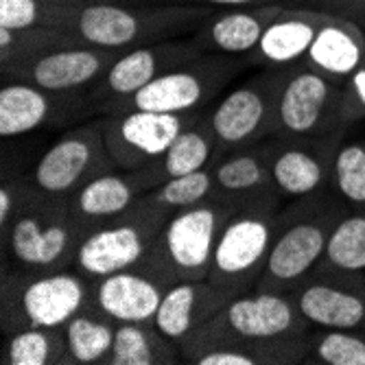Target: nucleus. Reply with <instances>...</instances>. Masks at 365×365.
<instances>
[{
	"instance_id": "obj_1",
	"label": "nucleus",
	"mask_w": 365,
	"mask_h": 365,
	"mask_svg": "<svg viewBox=\"0 0 365 365\" xmlns=\"http://www.w3.org/2000/svg\"><path fill=\"white\" fill-rule=\"evenodd\" d=\"M311 326L291 293L247 291L232 300L180 348L182 361L202 365L304 363Z\"/></svg>"
},
{
	"instance_id": "obj_2",
	"label": "nucleus",
	"mask_w": 365,
	"mask_h": 365,
	"mask_svg": "<svg viewBox=\"0 0 365 365\" xmlns=\"http://www.w3.org/2000/svg\"><path fill=\"white\" fill-rule=\"evenodd\" d=\"M217 9L208 5L131 7L116 0L83 5H48V29L71 33L83 44L125 53L129 48L178 40L197 31Z\"/></svg>"
},
{
	"instance_id": "obj_3",
	"label": "nucleus",
	"mask_w": 365,
	"mask_h": 365,
	"mask_svg": "<svg viewBox=\"0 0 365 365\" xmlns=\"http://www.w3.org/2000/svg\"><path fill=\"white\" fill-rule=\"evenodd\" d=\"M348 212L350 206L335 188L295 199L293 206L280 212L276 239L256 289L293 293L319 264L335 225Z\"/></svg>"
},
{
	"instance_id": "obj_4",
	"label": "nucleus",
	"mask_w": 365,
	"mask_h": 365,
	"mask_svg": "<svg viewBox=\"0 0 365 365\" xmlns=\"http://www.w3.org/2000/svg\"><path fill=\"white\" fill-rule=\"evenodd\" d=\"M88 230L73 217L68 199L46 197L31 188L14 219L0 227L3 269L59 272L71 269Z\"/></svg>"
},
{
	"instance_id": "obj_5",
	"label": "nucleus",
	"mask_w": 365,
	"mask_h": 365,
	"mask_svg": "<svg viewBox=\"0 0 365 365\" xmlns=\"http://www.w3.org/2000/svg\"><path fill=\"white\" fill-rule=\"evenodd\" d=\"M237 210L239 206L212 195L202 204L173 212L138 267L167 287L184 280H206L217 239Z\"/></svg>"
},
{
	"instance_id": "obj_6",
	"label": "nucleus",
	"mask_w": 365,
	"mask_h": 365,
	"mask_svg": "<svg viewBox=\"0 0 365 365\" xmlns=\"http://www.w3.org/2000/svg\"><path fill=\"white\" fill-rule=\"evenodd\" d=\"M0 326L3 335L22 328H63L90 307L92 282L79 272H7L3 269Z\"/></svg>"
},
{
	"instance_id": "obj_7",
	"label": "nucleus",
	"mask_w": 365,
	"mask_h": 365,
	"mask_svg": "<svg viewBox=\"0 0 365 365\" xmlns=\"http://www.w3.org/2000/svg\"><path fill=\"white\" fill-rule=\"evenodd\" d=\"M278 221V204L245 206L225 221L206 280L227 302L256 289L276 239Z\"/></svg>"
},
{
	"instance_id": "obj_8",
	"label": "nucleus",
	"mask_w": 365,
	"mask_h": 365,
	"mask_svg": "<svg viewBox=\"0 0 365 365\" xmlns=\"http://www.w3.org/2000/svg\"><path fill=\"white\" fill-rule=\"evenodd\" d=\"M171 215L145 195L127 212L88 232L75 252L73 269L92 282L138 267Z\"/></svg>"
},
{
	"instance_id": "obj_9",
	"label": "nucleus",
	"mask_w": 365,
	"mask_h": 365,
	"mask_svg": "<svg viewBox=\"0 0 365 365\" xmlns=\"http://www.w3.org/2000/svg\"><path fill=\"white\" fill-rule=\"evenodd\" d=\"M291 71L293 66L267 68L247 83L227 92L208 112L217 138V155L232 149L254 147L276 136L278 103Z\"/></svg>"
},
{
	"instance_id": "obj_10",
	"label": "nucleus",
	"mask_w": 365,
	"mask_h": 365,
	"mask_svg": "<svg viewBox=\"0 0 365 365\" xmlns=\"http://www.w3.org/2000/svg\"><path fill=\"white\" fill-rule=\"evenodd\" d=\"M243 66L245 63L230 59V55H202L199 59L153 79L136 94L112 106L106 114L134 110L169 114L206 112L219 90H223L232 77L243 71Z\"/></svg>"
},
{
	"instance_id": "obj_11",
	"label": "nucleus",
	"mask_w": 365,
	"mask_h": 365,
	"mask_svg": "<svg viewBox=\"0 0 365 365\" xmlns=\"http://www.w3.org/2000/svg\"><path fill=\"white\" fill-rule=\"evenodd\" d=\"M118 169L103 138L101 118L71 129L51 145L24 178L31 188L46 197L68 199L96 175Z\"/></svg>"
},
{
	"instance_id": "obj_12",
	"label": "nucleus",
	"mask_w": 365,
	"mask_h": 365,
	"mask_svg": "<svg viewBox=\"0 0 365 365\" xmlns=\"http://www.w3.org/2000/svg\"><path fill=\"white\" fill-rule=\"evenodd\" d=\"M348 131L344 86L304 63L293 66L284 81L276 136H328Z\"/></svg>"
},
{
	"instance_id": "obj_13",
	"label": "nucleus",
	"mask_w": 365,
	"mask_h": 365,
	"mask_svg": "<svg viewBox=\"0 0 365 365\" xmlns=\"http://www.w3.org/2000/svg\"><path fill=\"white\" fill-rule=\"evenodd\" d=\"M346 131L328 136H272L258 143L282 197L304 199L333 188V164Z\"/></svg>"
},
{
	"instance_id": "obj_14",
	"label": "nucleus",
	"mask_w": 365,
	"mask_h": 365,
	"mask_svg": "<svg viewBox=\"0 0 365 365\" xmlns=\"http://www.w3.org/2000/svg\"><path fill=\"white\" fill-rule=\"evenodd\" d=\"M206 112L169 114V112H114L103 114L101 129L108 151L118 169L134 171L149 167L192 127Z\"/></svg>"
},
{
	"instance_id": "obj_15",
	"label": "nucleus",
	"mask_w": 365,
	"mask_h": 365,
	"mask_svg": "<svg viewBox=\"0 0 365 365\" xmlns=\"http://www.w3.org/2000/svg\"><path fill=\"white\" fill-rule=\"evenodd\" d=\"M120 53L83 44L71 33L3 71V77L24 79L51 92H81L101 79Z\"/></svg>"
},
{
	"instance_id": "obj_16",
	"label": "nucleus",
	"mask_w": 365,
	"mask_h": 365,
	"mask_svg": "<svg viewBox=\"0 0 365 365\" xmlns=\"http://www.w3.org/2000/svg\"><path fill=\"white\" fill-rule=\"evenodd\" d=\"M202 55L204 53L192 44V40H164L129 48L120 53L108 73L92 86V110L106 114L112 106L136 94L153 79L180 68V66H186Z\"/></svg>"
},
{
	"instance_id": "obj_17",
	"label": "nucleus",
	"mask_w": 365,
	"mask_h": 365,
	"mask_svg": "<svg viewBox=\"0 0 365 365\" xmlns=\"http://www.w3.org/2000/svg\"><path fill=\"white\" fill-rule=\"evenodd\" d=\"M297 311L313 328H365L363 276L315 267L293 293Z\"/></svg>"
},
{
	"instance_id": "obj_18",
	"label": "nucleus",
	"mask_w": 365,
	"mask_h": 365,
	"mask_svg": "<svg viewBox=\"0 0 365 365\" xmlns=\"http://www.w3.org/2000/svg\"><path fill=\"white\" fill-rule=\"evenodd\" d=\"M90 101V92H51L16 77H3L0 88V136L18 138L44 125L71 118Z\"/></svg>"
},
{
	"instance_id": "obj_19",
	"label": "nucleus",
	"mask_w": 365,
	"mask_h": 365,
	"mask_svg": "<svg viewBox=\"0 0 365 365\" xmlns=\"http://www.w3.org/2000/svg\"><path fill=\"white\" fill-rule=\"evenodd\" d=\"M155 186H160V180L151 167L134 171L112 169L96 175L68 197L71 212L90 232L92 227L127 212Z\"/></svg>"
},
{
	"instance_id": "obj_20",
	"label": "nucleus",
	"mask_w": 365,
	"mask_h": 365,
	"mask_svg": "<svg viewBox=\"0 0 365 365\" xmlns=\"http://www.w3.org/2000/svg\"><path fill=\"white\" fill-rule=\"evenodd\" d=\"M169 287L140 267L92 280L90 309L116 324L153 322L162 295Z\"/></svg>"
},
{
	"instance_id": "obj_21",
	"label": "nucleus",
	"mask_w": 365,
	"mask_h": 365,
	"mask_svg": "<svg viewBox=\"0 0 365 365\" xmlns=\"http://www.w3.org/2000/svg\"><path fill=\"white\" fill-rule=\"evenodd\" d=\"M215 197L239 208L258 204H278L282 197L260 145L223 151L212 162Z\"/></svg>"
},
{
	"instance_id": "obj_22",
	"label": "nucleus",
	"mask_w": 365,
	"mask_h": 365,
	"mask_svg": "<svg viewBox=\"0 0 365 365\" xmlns=\"http://www.w3.org/2000/svg\"><path fill=\"white\" fill-rule=\"evenodd\" d=\"M287 7L280 3H264L254 7L217 9L192 33V44L204 55H247L260 42L267 29Z\"/></svg>"
},
{
	"instance_id": "obj_23",
	"label": "nucleus",
	"mask_w": 365,
	"mask_h": 365,
	"mask_svg": "<svg viewBox=\"0 0 365 365\" xmlns=\"http://www.w3.org/2000/svg\"><path fill=\"white\" fill-rule=\"evenodd\" d=\"M227 300L208 280H184L171 284L162 295V302L153 317L160 333L182 348L186 339L212 319Z\"/></svg>"
},
{
	"instance_id": "obj_24",
	"label": "nucleus",
	"mask_w": 365,
	"mask_h": 365,
	"mask_svg": "<svg viewBox=\"0 0 365 365\" xmlns=\"http://www.w3.org/2000/svg\"><path fill=\"white\" fill-rule=\"evenodd\" d=\"M333 16L322 9H284L267 29L245 61L262 63L267 68L302 63L322 24Z\"/></svg>"
},
{
	"instance_id": "obj_25",
	"label": "nucleus",
	"mask_w": 365,
	"mask_h": 365,
	"mask_svg": "<svg viewBox=\"0 0 365 365\" xmlns=\"http://www.w3.org/2000/svg\"><path fill=\"white\" fill-rule=\"evenodd\" d=\"M302 63L344 83L365 66V31L356 20L333 14L322 24Z\"/></svg>"
},
{
	"instance_id": "obj_26",
	"label": "nucleus",
	"mask_w": 365,
	"mask_h": 365,
	"mask_svg": "<svg viewBox=\"0 0 365 365\" xmlns=\"http://www.w3.org/2000/svg\"><path fill=\"white\" fill-rule=\"evenodd\" d=\"M182 361L178 344L164 337L153 322L118 324L108 365H173Z\"/></svg>"
},
{
	"instance_id": "obj_27",
	"label": "nucleus",
	"mask_w": 365,
	"mask_h": 365,
	"mask_svg": "<svg viewBox=\"0 0 365 365\" xmlns=\"http://www.w3.org/2000/svg\"><path fill=\"white\" fill-rule=\"evenodd\" d=\"M215 158H217V138L208 114H204L192 127H188L184 134L178 136V140L167 149V153L151 162L149 167L162 184L171 178L188 175L192 171L212 167Z\"/></svg>"
},
{
	"instance_id": "obj_28",
	"label": "nucleus",
	"mask_w": 365,
	"mask_h": 365,
	"mask_svg": "<svg viewBox=\"0 0 365 365\" xmlns=\"http://www.w3.org/2000/svg\"><path fill=\"white\" fill-rule=\"evenodd\" d=\"M116 326V322L90 307L75 315L61 328L73 365H108Z\"/></svg>"
},
{
	"instance_id": "obj_29",
	"label": "nucleus",
	"mask_w": 365,
	"mask_h": 365,
	"mask_svg": "<svg viewBox=\"0 0 365 365\" xmlns=\"http://www.w3.org/2000/svg\"><path fill=\"white\" fill-rule=\"evenodd\" d=\"M3 365H73L61 328H22L5 335Z\"/></svg>"
},
{
	"instance_id": "obj_30",
	"label": "nucleus",
	"mask_w": 365,
	"mask_h": 365,
	"mask_svg": "<svg viewBox=\"0 0 365 365\" xmlns=\"http://www.w3.org/2000/svg\"><path fill=\"white\" fill-rule=\"evenodd\" d=\"M317 267L346 276L365 274V208L350 210L341 217Z\"/></svg>"
},
{
	"instance_id": "obj_31",
	"label": "nucleus",
	"mask_w": 365,
	"mask_h": 365,
	"mask_svg": "<svg viewBox=\"0 0 365 365\" xmlns=\"http://www.w3.org/2000/svg\"><path fill=\"white\" fill-rule=\"evenodd\" d=\"M304 363L365 365V328H315L309 335Z\"/></svg>"
},
{
	"instance_id": "obj_32",
	"label": "nucleus",
	"mask_w": 365,
	"mask_h": 365,
	"mask_svg": "<svg viewBox=\"0 0 365 365\" xmlns=\"http://www.w3.org/2000/svg\"><path fill=\"white\" fill-rule=\"evenodd\" d=\"M215 195V178H212V167L192 171L188 175L171 178L155 186L147 197L153 204L167 208L171 212L190 208L195 204H202L206 199Z\"/></svg>"
},
{
	"instance_id": "obj_33",
	"label": "nucleus",
	"mask_w": 365,
	"mask_h": 365,
	"mask_svg": "<svg viewBox=\"0 0 365 365\" xmlns=\"http://www.w3.org/2000/svg\"><path fill=\"white\" fill-rule=\"evenodd\" d=\"M333 188L350 210L365 208V140L341 143L333 164Z\"/></svg>"
},
{
	"instance_id": "obj_34",
	"label": "nucleus",
	"mask_w": 365,
	"mask_h": 365,
	"mask_svg": "<svg viewBox=\"0 0 365 365\" xmlns=\"http://www.w3.org/2000/svg\"><path fill=\"white\" fill-rule=\"evenodd\" d=\"M48 5L42 0H0V26L11 31H29L46 26Z\"/></svg>"
},
{
	"instance_id": "obj_35",
	"label": "nucleus",
	"mask_w": 365,
	"mask_h": 365,
	"mask_svg": "<svg viewBox=\"0 0 365 365\" xmlns=\"http://www.w3.org/2000/svg\"><path fill=\"white\" fill-rule=\"evenodd\" d=\"M344 114L348 127L365 118V66L344 83Z\"/></svg>"
},
{
	"instance_id": "obj_36",
	"label": "nucleus",
	"mask_w": 365,
	"mask_h": 365,
	"mask_svg": "<svg viewBox=\"0 0 365 365\" xmlns=\"http://www.w3.org/2000/svg\"><path fill=\"white\" fill-rule=\"evenodd\" d=\"M29 192H31V186L26 184V180L9 182L5 178L0 182V227H5L14 219V215L20 210Z\"/></svg>"
},
{
	"instance_id": "obj_37",
	"label": "nucleus",
	"mask_w": 365,
	"mask_h": 365,
	"mask_svg": "<svg viewBox=\"0 0 365 365\" xmlns=\"http://www.w3.org/2000/svg\"><path fill=\"white\" fill-rule=\"evenodd\" d=\"M190 5H208L215 9H235V7H254L264 3H276V0H188Z\"/></svg>"
},
{
	"instance_id": "obj_38",
	"label": "nucleus",
	"mask_w": 365,
	"mask_h": 365,
	"mask_svg": "<svg viewBox=\"0 0 365 365\" xmlns=\"http://www.w3.org/2000/svg\"><path fill=\"white\" fill-rule=\"evenodd\" d=\"M46 5H83V3H98V0H42ZM116 3H125V0H116Z\"/></svg>"
},
{
	"instance_id": "obj_39",
	"label": "nucleus",
	"mask_w": 365,
	"mask_h": 365,
	"mask_svg": "<svg viewBox=\"0 0 365 365\" xmlns=\"http://www.w3.org/2000/svg\"><path fill=\"white\" fill-rule=\"evenodd\" d=\"M363 291H365V274H363Z\"/></svg>"
},
{
	"instance_id": "obj_40",
	"label": "nucleus",
	"mask_w": 365,
	"mask_h": 365,
	"mask_svg": "<svg viewBox=\"0 0 365 365\" xmlns=\"http://www.w3.org/2000/svg\"><path fill=\"white\" fill-rule=\"evenodd\" d=\"M363 26H365V20H363Z\"/></svg>"
}]
</instances>
